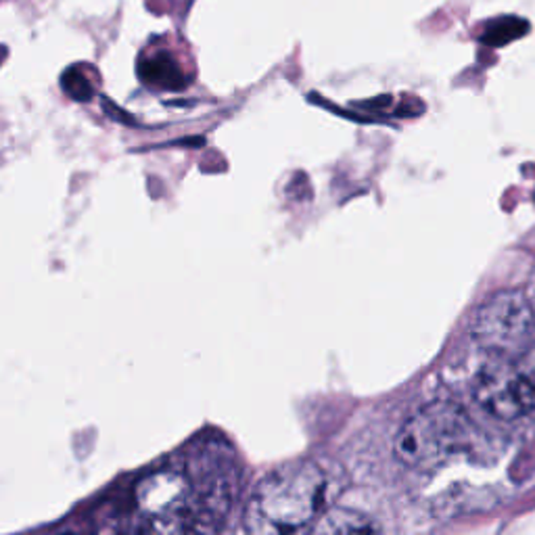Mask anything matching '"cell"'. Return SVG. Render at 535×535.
I'll return each mask as SVG.
<instances>
[{"mask_svg":"<svg viewBox=\"0 0 535 535\" xmlns=\"http://www.w3.org/2000/svg\"><path fill=\"white\" fill-rule=\"evenodd\" d=\"M329 475L316 462L297 461L262 479L249 498L245 530L295 533L310 530L329 502Z\"/></svg>","mask_w":535,"mask_h":535,"instance_id":"obj_2","label":"cell"},{"mask_svg":"<svg viewBox=\"0 0 535 535\" xmlns=\"http://www.w3.org/2000/svg\"><path fill=\"white\" fill-rule=\"evenodd\" d=\"M310 530L316 533H374L379 525L358 510L324 509Z\"/></svg>","mask_w":535,"mask_h":535,"instance_id":"obj_7","label":"cell"},{"mask_svg":"<svg viewBox=\"0 0 535 535\" xmlns=\"http://www.w3.org/2000/svg\"><path fill=\"white\" fill-rule=\"evenodd\" d=\"M138 78L147 86L159 90H180L189 82L178 61L165 51L143 54L138 59Z\"/></svg>","mask_w":535,"mask_h":535,"instance_id":"obj_6","label":"cell"},{"mask_svg":"<svg viewBox=\"0 0 535 535\" xmlns=\"http://www.w3.org/2000/svg\"><path fill=\"white\" fill-rule=\"evenodd\" d=\"M523 32H525L523 22H519V19H506L504 24L490 25L488 34H485V40H488L490 45H504V43H510L512 38L520 36Z\"/></svg>","mask_w":535,"mask_h":535,"instance_id":"obj_9","label":"cell"},{"mask_svg":"<svg viewBox=\"0 0 535 535\" xmlns=\"http://www.w3.org/2000/svg\"><path fill=\"white\" fill-rule=\"evenodd\" d=\"M527 297H530V303H531V310H533V316H535V274H533V281L530 284V291H525Z\"/></svg>","mask_w":535,"mask_h":535,"instance_id":"obj_10","label":"cell"},{"mask_svg":"<svg viewBox=\"0 0 535 535\" xmlns=\"http://www.w3.org/2000/svg\"><path fill=\"white\" fill-rule=\"evenodd\" d=\"M535 316L523 289H504L485 300L471 322V335L493 356H510L531 343Z\"/></svg>","mask_w":535,"mask_h":535,"instance_id":"obj_5","label":"cell"},{"mask_svg":"<svg viewBox=\"0 0 535 535\" xmlns=\"http://www.w3.org/2000/svg\"><path fill=\"white\" fill-rule=\"evenodd\" d=\"M236 469L218 441L186 450L178 461L144 472L114 502L109 530L134 533L215 531L231 510Z\"/></svg>","mask_w":535,"mask_h":535,"instance_id":"obj_1","label":"cell"},{"mask_svg":"<svg viewBox=\"0 0 535 535\" xmlns=\"http://www.w3.org/2000/svg\"><path fill=\"white\" fill-rule=\"evenodd\" d=\"M61 88L67 96H72L74 101L86 103L94 96V86L86 75V69L82 65L67 67L64 75H61Z\"/></svg>","mask_w":535,"mask_h":535,"instance_id":"obj_8","label":"cell"},{"mask_svg":"<svg viewBox=\"0 0 535 535\" xmlns=\"http://www.w3.org/2000/svg\"><path fill=\"white\" fill-rule=\"evenodd\" d=\"M471 441V422L462 408L450 401L422 406L395 435V456L410 469H435L461 454Z\"/></svg>","mask_w":535,"mask_h":535,"instance_id":"obj_3","label":"cell"},{"mask_svg":"<svg viewBox=\"0 0 535 535\" xmlns=\"http://www.w3.org/2000/svg\"><path fill=\"white\" fill-rule=\"evenodd\" d=\"M475 400L502 421H535V342L496 360L479 374Z\"/></svg>","mask_w":535,"mask_h":535,"instance_id":"obj_4","label":"cell"}]
</instances>
